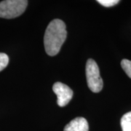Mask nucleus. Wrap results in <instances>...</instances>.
<instances>
[{
	"mask_svg": "<svg viewBox=\"0 0 131 131\" xmlns=\"http://www.w3.org/2000/svg\"><path fill=\"white\" fill-rule=\"evenodd\" d=\"M120 123L122 131H131V112L122 116Z\"/></svg>",
	"mask_w": 131,
	"mask_h": 131,
	"instance_id": "6",
	"label": "nucleus"
},
{
	"mask_svg": "<svg viewBox=\"0 0 131 131\" xmlns=\"http://www.w3.org/2000/svg\"><path fill=\"white\" fill-rule=\"evenodd\" d=\"M64 131H89L88 122L83 117H77L66 125Z\"/></svg>",
	"mask_w": 131,
	"mask_h": 131,
	"instance_id": "5",
	"label": "nucleus"
},
{
	"mask_svg": "<svg viewBox=\"0 0 131 131\" xmlns=\"http://www.w3.org/2000/svg\"><path fill=\"white\" fill-rule=\"evenodd\" d=\"M86 77L88 88L92 92L99 93L103 89V80L100 75L98 66L93 59H89L87 61Z\"/></svg>",
	"mask_w": 131,
	"mask_h": 131,
	"instance_id": "3",
	"label": "nucleus"
},
{
	"mask_svg": "<svg viewBox=\"0 0 131 131\" xmlns=\"http://www.w3.org/2000/svg\"><path fill=\"white\" fill-rule=\"evenodd\" d=\"M9 63V57L5 53H0V71L5 69Z\"/></svg>",
	"mask_w": 131,
	"mask_h": 131,
	"instance_id": "8",
	"label": "nucleus"
},
{
	"mask_svg": "<svg viewBox=\"0 0 131 131\" xmlns=\"http://www.w3.org/2000/svg\"><path fill=\"white\" fill-rule=\"evenodd\" d=\"M97 2L106 7H113L119 2V1H118V0H98Z\"/></svg>",
	"mask_w": 131,
	"mask_h": 131,
	"instance_id": "9",
	"label": "nucleus"
},
{
	"mask_svg": "<svg viewBox=\"0 0 131 131\" xmlns=\"http://www.w3.org/2000/svg\"><path fill=\"white\" fill-rule=\"evenodd\" d=\"M67 37L65 23L59 19H55L49 24L44 36L45 51L50 56H56L60 52Z\"/></svg>",
	"mask_w": 131,
	"mask_h": 131,
	"instance_id": "1",
	"label": "nucleus"
},
{
	"mask_svg": "<svg viewBox=\"0 0 131 131\" xmlns=\"http://www.w3.org/2000/svg\"><path fill=\"white\" fill-rule=\"evenodd\" d=\"M28 5L26 0H6L0 2V18H15L24 13Z\"/></svg>",
	"mask_w": 131,
	"mask_h": 131,
	"instance_id": "2",
	"label": "nucleus"
},
{
	"mask_svg": "<svg viewBox=\"0 0 131 131\" xmlns=\"http://www.w3.org/2000/svg\"><path fill=\"white\" fill-rule=\"evenodd\" d=\"M121 66L127 75L131 79V61L123 59L121 61Z\"/></svg>",
	"mask_w": 131,
	"mask_h": 131,
	"instance_id": "7",
	"label": "nucleus"
},
{
	"mask_svg": "<svg viewBox=\"0 0 131 131\" xmlns=\"http://www.w3.org/2000/svg\"><path fill=\"white\" fill-rule=\"evenodd\" d=\"M52 90L58 98L57 103L61 107L66 106L73 98V90L66 84L61 82H56L53 84Z\"/></svg>",
	"mask_w": 131,
	"mask_h": 131,
	"instance_id": "4",
	"label": "nucleus"
}]
</instances>
